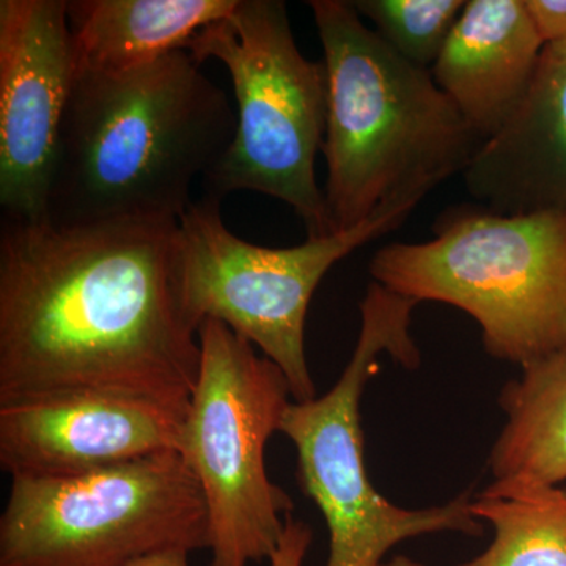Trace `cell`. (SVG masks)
Instances as JSON below:
<instances>
[{"instance_id": "cell-18", "label": "cell", "mask_w": 566, "mask_h": 566, "mask_svg": "<svg viewBox=\"0 0 566 566\" xmlns=\"http://www.w3.org/2000/svg\"><path fill=\"white\" fill-rule=\"evenodd\" d=\"M312 539H314L312 527L304 521L290 516L281 543L270 557V566H303L305 556L311 549Z\"/></svg>"}, {"instance_id": "cell-13", "label": "cell", "mask_w": 566, "mask_h": 566, "mask_svg": "<svg viewBox=\"0 0 566 566\" xmlns=\"http://www.w3.org/2000/svg\"><path fill=\"white\" fill-rule=\"evenodd\" d=\"M545 44L527 0H468L431 74L485 142L526 95Z\"/></svg>"}, {"instance_id": "cell-19", "label": "cell", "mask_w": 566, "mask_h": 566, "mask_svg": "<svg viewBox=\"0 0 566 566\" xmlns=\"http://www.w3.org/2000/svg\"><path fill=\"white\" fill-rule=\"evenodd\" d=\"M545 43H566V0H527Z\"/></svg>"}, {"instance_id": "cell-20", "label": "cell", "mask_w": 566, "mask_h": 566, "mask_svg": "<svg viewBox=\"0 0 566 566\" xmlns=\"http://www.w3.org/2000/svg\"><path fill=\"white\" fill-rule=\"evenodd\" d=\"M189 556L191 553L188 551L170 549L142 558L129 566H189Z\"/></svg>"}, {"instance_id": "cell-15", "label": "cell", "mask_w": 566, "mask_h": 566, "mask_svg": "<svg viewBox=\"0 0 566 566\" xmlns=\"http://www.w3.org/2000/svg\"><path fill=\"white\" fill-rule=\"evenodd\" d=\"M499 405L506 417L491 450L494 480L524 476L545 485L566 480V352L524 365Z\"/></svg>"}, {"instance_id": "cell-11", "label": "cell", "mask_w": 566, "mask_h": 566, "mask_svg": "<svg viewBox=\"0 0 566 566\" xmlns=\"http://www.w3.org/2000/svg\"><path fill=\"white\" fill-rule=\"evenodd\" d=\"M185 417L109 394H69L0 405V468L61 479L181 449Z\"/></svg>"}, {"instance_id": "cell-17", "label": "cell", "mask_w": 566, "mask_h": 566, "mask_svg": "<svg viewBox=\"0 0 566 566\" xmlns=\"http://www.w3.org/2000/svg\"><path fill=\"white\" fill-rule=\"evenodd\" d=\"M390 50L420 69L431 70L465 0H349Z\"/></svg>"}, {"instance_id": "cell-5", "label": "cell", "mask_w": 566, "mask_h": 566, "mask_svg": "<svg viewBox=\"0 0 566 566\" xmlns=\"http://www.w3.org/2000/svg\"><path fill=\"white\" fill-rule=\"evenodd\" d=\"M419 305L371 282L360 303V331L344 374L323 397L292 401L281 430L296 449V479L315 502L329 531L326 566H382L386 554L405 539L438 532L483 534L471 512L469 493L430 509L394 505L376 491L364 457L360 401L378 374V357L417 368L420 353L411 335Z\"/></svg>"}, {"instance_id": "cell-1", "label": "cell", "mask_w": 566, "mask_h": 566, "mask_svg": "<svg viewBox=\"0 0 566 566\" xmlns=\"http://www.w3.org/2000/svg\"><path fill=\"white\" fill-rule=\"evenodd\" d=\"M200 359L178 289V221L3 219L0 405L93 392L186 416Z\"/></svg>"}, {"instance_id": "cell-10", "label": "cell", "mask_w": 566, "mask_h": 566, "mask_svg": "<svg viewBox=\"0 0 566 566\" xmlns=\"http://www.w3.org/2000/svg\"><path fill=\"white\" fill-rule=\"evenodd\" d=\"M76 77L66 0L0 2V207L41 221Z\"/></svg>"}, {"instance_id": "cell-4", "label": "cell", "mask_w": 566, "mask_h": 566, "mask_svg": "<svg viewBox=\"0 0 566 566\" xmlns=\"http://www.w3.org/2000/svg\"><path fill=\"white\" fill-rule=\"evenodd\" d=\"M370 274L416 303L471 315L494 359L524 367L566 352V211L453 208L433 240L376 251Z\"/></svg>"}, {"instance_id": "cell-21", "label": "cell", "mask_w": 566, "mask_h": 566, "mask_svg": "<svg viewBox=\"0 0 566 566\" xmlns=\"http://www.w3.org/2000/svg\"><path fill=\"white\" fill-rule=\"evenodd\" d=\"M382 566H424L423 564H419V562L412 560V558L405 556L394 557L392 560L385 562Z\"/></svg>"}, {"instance_id": "cell-12", "label": "cell", "mask_w": 566, "mask_h": 566, "mask_svg": "<svg viewBox=\"0 0 566 566\" xmlns=\"http://www.w3.org/2000/svg\"><path fill=\"white\" fill-rule=\"evenodd\" d=\"M469 196L499 214L566 211V43H546L534 80L463 172Z\"/></svg>"}, {"instance_id": "cell-2", "label": "cell", "mask_w": 566, "mask_h": 566, "mask_svg": "<svg viewBox=\"0 0 566 566\" xmlns=\"http://www.w3.org/2000/svg\"><path fill=\"white\" fill-rule=\"evenodd\" d=\"M188 51L118 73L76 71L46 221L172 219L232 145L237 107Z\"/></svg>"}, {"instance_id": "cell-14", "label": "cell", "mask_w": 566, "mask_h": 566, "mask_svg": "<svg viewBox=\"0 0 566 566\" xmlns=\"http://www.w3.org/2000/svg\"><path fill=\"white\" fill-rule=\"evenodd\" d=\"M238 0H66L76 71L118 73L186 50Z\"/></svg>"}, {"instance_id": "cell-9", "label": "cell", "mask_w": 566, "mask_h": 566, "mask_svg": "<svg viewBox=\"0 0 566 566\" xmlns=\"http://www.w3.org/2000/svg\"><path fill=\"white\" fill-rule=\"evenodd\" d=\"M416 205L390 208L345 232L264 248L227 229L221 200L203 196L178 219V289L199 331L216 319L259 348L282 371L293 401L316 397L305 356L308 305L331 268L398 229Z\"/></svg>"}, {"instance_id": "cell-3", "label": "cell", "mask_w": 566, "mask_h": 566, "mask_svg": "<svg viewBox=\"0 0 566 566\" xmlns=\"http://www.w3.org/2000/svg\"><path fill=\"white\" fill-rule=\"evenodd\" d=\"M326 71L324 189L334 233L419 205L463 175L479 136L434 82L379 39L349 0L307 3Z\"/></svg>"}, {"instance_id": "cell-16", "label": "cell", "mask_w": 566, "mask_h": 566, "mask_svg": "<svg viewBox=\"0 0 566 566\" xmlns=\"http://www.w3.org/2000/svg\"><path fill=\"white\" fill-rule=\"evenodd\" d=\"M494 528L485 553L458 566H566V490L524 476L494 480L471 502Z\"/></svg>"}, {"instance_id": "cell-6", "label": "cell", "mask_w": 566, "mask_h": 566, "mask_svg": "<svg viewBox=\"0 0 566 566\" xmlns=\"http://www.w3.org/2000/svg\"><path fill=\"white\" fill-rule=\"evenodd\" d=\"M186 51L221 62L232 77L237 132L232 145L203 177V196L222 200L253 191L289 205L307 238L333 234L315 175L326 133L327 84L323 62L297 48L282 0H238Z\"/></svg>"}, {"instance_id": "cell-8", "label": "cell", "mask_w": 566, "mask_h": 566, "mask_svg": "<svg viewBox=\"0 0 566 566\" xmlns=\"http://www.w3.org/2000/svg\"><path fill=\"white\" fill-rule=\"evenodd\" d=\"M170 549H208L207 505L181 453L11 479L0 566H129Z\"/></svg>"}, {"instance_id": "cell-7", "label": "cell", "mask_w": 566, "mask_h": 566, "mask_svg": "<svg viewBox=\"0 0 566 566\" xmlns=\"http://www.w3.org/2000/svg\"><path fill=\"white\" fill-rule=\"evenodd\" d=\"M199 342L180 453L207 505L210 566L260 564L277 549L294 506L264 464L292 392L282 371L226 324L207 319Z\"/></svg>"}]
</instances>
